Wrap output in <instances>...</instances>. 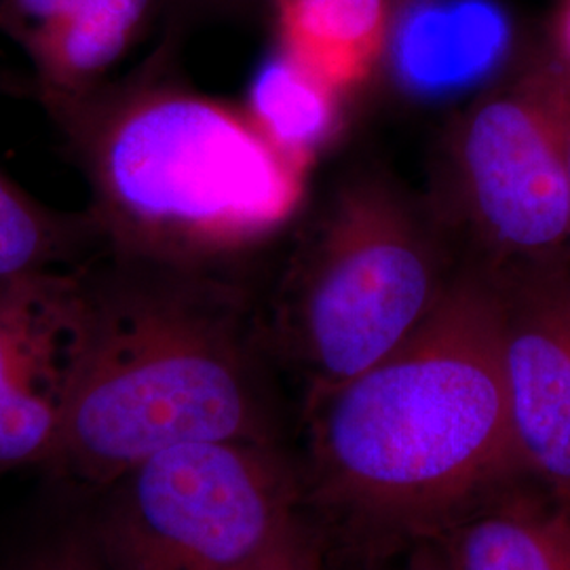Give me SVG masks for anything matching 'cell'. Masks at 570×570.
I'll return each instance as SVG.
<instances>
[{"instance_id": "12", "label": "cell", "mask_w": 570, "mask_h": 570, "mask_svg": "<svg viewBox=\"0 0 570 570\" xmlns=\"http://www.w3.org/2000/svg\"><path fill=\"white\" fill-rule=\"evenodd\" d=\"M494 13L475 2H421L393 21V60L402 81L421 94H446L492 66L501 42Z\"/></svg>"}, {"instance_id": "8", "label": "cell", "mask_w": 570, "mask_h": 570, "mask_svg": "<svg viewBox=\"0 0 570 570\" xmlns=\"http://www.w3.org/2000/svg\"><path fill=\"white\" fill-rule=\"evenodd\" d=\"M77 268L0 282V473L49 459L81 357Z\"/></svg>"}, {"instance_id": "9", "label": "cell", "mask_w": 570, "mask_h": 570, "mask_svg": "<svg viewBox=\"0 0 570 570\" xmlns=\"http://www.w3.org/2000/svg\"><path fill=\"white\" fill-rule=\"evenodd\" d=\"M425 546L442 570H570V501L529 475L492 490Z\"/></svg>"}, {"instance_id": "4", "label": "cell", "mask_w": 570, "mask_h": 570, "mask_svg": "<svg viewBox=\"0 0 570 570\" xmlns=\"http://www.w3.org/2000/svg\"><path fill=\"white\" fill-rule=\"evenodd\" d=\"M452 277L423 216L402 195L387 184H353L275 298L258 303V341L268 362L305 372L311 402L406 343Z\"/></svg>"}, {"instance_id": "7", "label": "cell", "mask_w": 570, "mask_h": 570, "mask_svg": "<svg viewBox=\"0 0 570 570\" xmlns=\"http://www.w3.org/2000/svg\"><path fill=\"white\" fill-rule=\"evenodd\" d=\"M490 268L520 454L534 480L570 501V254Z\"/></svg>"}, {"instance_id": "21", "label": "cell", "mask_w": 570, "mask_h": 570, "mask_svg": "<svg viewBox=\"0 0 570 570\" xmlns=\"http://www.w3.org/2000/svg\"><path fill=\"white\" fill-rule=\"evenodd\" d=\"M0 91H13V85L4 79H0Z\"/></svg>"}, {"instance_id": "11", "label": "cell", "mask_w": 570, "mask_h": 570, "mask_svg": "<svg viewBox=\"0 0 570 570\" xmlns=\"http://www.w3.org/2000/svg\"><path fill=\"white\" fill-rule=\"evenodd\" d=\"M165 0H79L32 66L30 96L45 104L94 91L119 75Z\"/></svg>"}, {"instance_id": "14", "label": "cell", "mask_w": 570, "mask_h": 570, "mask_svg": "<svg viewBox=\"0 0 570 570\" xmlns=\"http://www.w3.org/2000/svg\"><path fill=\"white\" fill-rule=\"evenodd\" d=\"M245 110L282 150L308 165L338 127L341 94L277 51L258 68Z\"/></svg>"}, {"instance_id": "3", "label": "cell", "mask_w": 570, "mask_h": 570, "mask_svg": "<svg viewBox=\"0 0 570 570\" xmlns=\"http://www.w3.org/2000/svg\"><path fill=\"white\" fill-rule=\"evenodd\" d=\"M174 35L138 66L70 100L45 104L108 252L245 277V263L289 225L308 165L245 106L190 87Z\"/></svg>"}, {"instance_id": "6", "label": "cell", "mask_w": 570, "mask_h": 570, "mask_svg": "<svg viewBox=\"0 0 570 570\" xmlns=\"http://www.w3.org/2000/svg\"><path fill=\"white\" fill-rule=\"evenodd\" d=\"M456 178L490 266L550 263L570 254L564 153L539 82L527 68L463 119Z\"/></svg>"}, {"instance_id": "15", "label": "cell", "mask_w": 570, "mask_h": 570, "mask_svg": "<svg viewBox=\"0 0 570 570\" xmlns=\"http://www.w3.org/2000/svg\"><path fill=\"white\" fill-rule=\"evenodd\" d=\"M0 570H108L89 529L87 515L53 530L18 553Z\"/></svg>"}, {"instance_id": "1", "label": "cell", "mask_w": 570, "mask_h": 570, "mask_svg": "<svg viewBox=\"0 0 570 570\" xmlns=\"http://www.w3.org/2000/svg\"><path fill=\"white\" fill-rule=\"evenodd\" d=\"M306 419L303 497L372 556L425 546L492 490L529 478L492 268L456 273L406 343L313 397Z\"/></svg>"}, {"instance_id": "19", "label": "cell", "mask_w": 570, "mask_h": 570, "mask_svg": "<svg viewBox=\"0 0 570 570\" xmlns=\"http://www.w3.org/2000/svg\"><path fill=\"white\" fill-rule=\"evenodd\" d=\"M558 60L564 61L570 68V0L564 2L560 23H558Z\"/></svg>"}, {"instance_id": "18", "label": "cell", "mask_w": 570, "mask_h": 570, "mask_svg": "<svg viewBox=\"0 0 570 570\" xmlns=\"http://www.w3.org/2000/svg\"><path fill=\"white\" fill-rule=\"evenodd\" d=\"M530 70L539 82V89L550 106L551 117L558 127L567 165L570 197V68L564 61L551 56L546 60L534 61Z\"/></svg>"}, {"instance_id": "2", "label": "cell", "mask_w": 570, "mask_h": 570, "mask_svg": "<svg viewBox=\"0 0 570 570\" xmlns=\"http://www.w3.org/2000/svg\"><path fill=\"white\" fill-rule=\"evenodd\" d=\"M77 273L81 357L45 465L100 492L165 450L275 442L247 279L108 249Z\"/></svg>"}, {"instance_id": "10", "label": "cell", "mask_w": 570, "mask_h": 570, "mask_svg": "<svg viewBox=\"0 0 570 570\" xmlns=\"http://www.w3.org/2000/svg\"><path fill=\"white\" fill-rule=\"evenodd\" d=\"M279 51L341 96L387 51L391 0H271Z\"/></svg>"}, {"instance_id": "20", "label": "cell", "mask_w": 570, "mask_h": 570, "mask_svg": "<svg viewBox=\"0 0 570 570\" xmlns=\"http://www.w3.org/2000/svg\"><path fill=\"white\" fill-rule=\"evenodd\" d=\"M412 553L414 556L407 562L406 570H442L435 560V553L429 546H419L412 550Z\"/></svg>"}, {"instance_id": "22", "label": "cell", "mask_w": 570, "mask_h": 570, "mask_svg": "<svg viewBox=\"0 0 570 570\" xmlns=\"http://www.w3.org/2000/svg\"><path fill=\"white\" fill-rule=\"evenodd\" d=\"M165 2H167V0H165Z\"/></svg>"}, {"instance_id": "16", "label": "cell", "mask_w": 570, "mask_h": 570, "mask_svg": "<svg viewBox=\"0 0 570 570\" xmlns=\"http://www.w3.org/2000/svg\"><path fill=\"white\" fill-rule=\"evenodd\" d=\"M79 0H0V35L35 60Z\"/></svg>"}, {"instance_id": "13", "label": "cell", "mask_w": 570, "mask_h": 570, "mask_svg": "<svg viewBox=\"0 0 570 570\" xmlns=\"http://www.w3.org/2000/svg\"><path fill=\"white\" fill-rule=\"evenodd\" d=\"M104 249L87 209L47 205L0 169V282L72 271Z\"/></svg>"}, {"instance_id": "17", "label": "cell", "mask_w": 570, "mask_h": 570, "mask_svg": "<svg viewBox=\"0 0 570 570\" xmlns=\"http://www.w3.org/2000/svg\"><path fill=\"white\" fill-rule=\"evenodd\" d=\"M244 570H324L322 534L301 515Z\"/></svg>"}, {"instance_id": "5", "label": "cell", "mask_w": 570, "mask_h": 570, "mask_svg": "<svg viewBox=\"0 0 570 570\" xmlns=\"http://www.w3.org/2000/svg\"><path fill=\"white\" fill-rule=\"evenodd\" d=\"M98 494L87 522L108 570H244L305 501L275 442L165 450Z\"/></svg>"}]
</instances>
